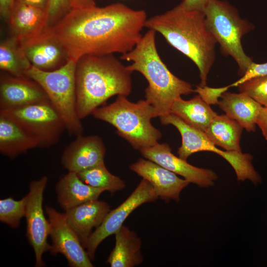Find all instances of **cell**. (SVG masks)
<instances>
[{
	"instance_id": "cell-1",
	"label": "cell",
	"mask_w": 267,
	"mask_h": 267,
	"mask_svg": "<svg viewBox=\"0 0 267 267\" xmlns=\"http://www.w3.org/2000/svg\"><path fill=\"white\" fill-rule=\"evenodd\" d=\"M146 12L121 3L71 8L50 27L63 44L69 60L88 55H102L131 51L139 42Z\"/></svg>"
},
{
	"instance_id": "cell-2",
	"label": "cell",
	"mask_w": 267,
	"mask_h": 267,
	"mask_svg": "<svg viewBox=\"0 0 267 267\" xmlns=\"http://www.w3.org/2000/svg\"><path fill=\"white\" fill-rule=\"evenodd\" d=\"M144 27L159 33L169 44L190 59L199 71V86H206L217 42L207 26L204 11L187 10L179 4L147 19Z\"/></svg>"
},
{
	"instance_id": "cell-3",
	"label": "cell",
	"mask_w": 267,
	"mask_h": 267,
	"mask_svg": "<svg viewBox=\"0 0 267 267\" xmlns=\"http://www.w3.org/2000/svg\"><path fill=\"white\" fill-rule=\"evenodd\" d=\"M131 72L113 54L88 55L77 62L76 111L81 120L113 96L129 95Z\"/></svg>"
},
{
	"instance_id": "cell-4",
	"label": "cell",
	"mask_w": 267,
	"mask_h": 267,
	"mask_svg": "<svg viewBox=\"0 0 267 267\" xmlns=\"http://www.w3.org/2000/svg\"><path fill=\"white\" fill-rule=\"evenodd\" d=\"M155 33L149 30L130 51L121 59L131 61L127 66L133 72L141 73L148 85L145 90V100L154 108L157 117L171 113L175 100L182 95L194 92L191 85L174 75L162 60L155 43Z\"/></svg>"
},
{
	"instance_id": "cell-5",
	"label": "cell",
	"mask_w": 267,
	"mask_h": 267,
	"mask_svg": "<svg viewBox=\"0 0 267 267\" xmlns=\"http://www.w3.org/2000/svg\"><path fill=\"white\" fill-rule=\"evenodd\" d=\"M91 115L114 127L117 134L135 149L152 146L162 137L151 123L157 117L155 110L145 99L134 103L126 96L118 95L114 102L96 108Z\"/></svg>"
},
{
	"instance_id": "cell-6",
	"label": "cell",
	"mask_w": 267,
	"mask_h": 267,
	"mask_svg": "<svg viewBox=\"0 0 267 267\" xmlns=\"http://www.w3.org/2000/svg\"><path fill=\"white\" fill-rule=\"evenodd\" d=\"M204 12L207 26L220 44L222 53L235 60L243 76L253 61L245 53L241 39L254 26L242 19L237 9L225 0H209Z\"/></svg>"
},
{
	"instance_id": "cell-7",
	"label": "cell",
	"mask_w": 267,
	"mask_h": 267,
	"mask_svg": "<svg viewBox=\"0 0 267 267\" xmlns=\"http://www.w3.org/2000/svg\"><path fill=\"white\" fill-rule=\"evenodd\" d=\"M77 62H68L50 71L31 66L26 76L38 83L58 111L70 135L82 134L83 127L76 111V69Z\"/></svg>"
},
{
	"instance_id": "cell-8",
	"label": "cell",
	"mask_w": 267,
	"mask_h": 267,
	"mask_svg": "<svg viewBox=\"0 0 267 267\" xmlns=\"http://www.w3.org/2000/svg\"><path fill=\"white\" fill-rule=\"evenodd\" d=\"M160 119L162 124L172 125L179 132L182 141L177 153L180 158L186 160L191 155L199 151L215 152L230 164L238 181L248 179L255 185L262 182L261 176L252 164L253 157L250 154L220 149L208 138L203 132L190 126L173 113L160 117Z\"/></svg>"
},
{
	"instance_id": "cell-9",
	"label": "cell",
	"mask_w": 267,
	"mask_h": 267,
	"mask_svg": "<svg viewBox=\"0 0 267 267\" xmlns=\"http://www.w3.org/2000/svg\"><path fill=\"white\" fill-rule=\"evenodd\" d=\"M0 114L21 127L35 139L40 148L55 145L66 130L63 119L50 100L0 110Z\"/></svg>"
},
{
	"instance_id": "cell-10",
	"label": "cell",
	"mask_w": 267,
	"mask_h": 267,
	"mask_svg": "<svg viewBox=\"0 0 267 267\" xmlns=\"http://www.w3.org/2000/svg\"><path fill=\"white\" fill-rule=\"evenodd\" d=\"M158 198L153 186L142 178L121 204L110 211L101 224L89 237L86 249L90 260L94 259L95 251L100 243L108 236L114 234L135 209L144 203L155 202Z\"/></svg>"
},
{
	"instance_id": "cell-11",
	"label": "cell",
	"mask_w": 267,
	"mask_h": 267,
	"mask_svg": "<svg viewBox=\"0 0 267 267\" xmlns=\"http://www.w3.org/2000/svg\"><path fill=\"white\" fill-rule=\"evenodd\" d=\"M47 180L46 176H43L39 180L31 181L29 192L27 194L26 235L34 250L36 267H38L44 266L43 255L49 250L50 246L47 242L49 223L45 219L43 209V194Z\"/></svg>"
},
{
	"instance_id": "cell-12",
	"label": "cell",
	"mask_w": 267,
	"mask_h": 267,
	"mask_svg": "<svg viewBox=\"0 0 267 267\" xmlns=\"http://www.w3.org/2000/svg\"><path fill=\"white\" fill-rule=\"evenodd\" d=\"M45 212L48 216L49 235L52 241L50 253L53 255L62 254L70 267H93L79 237L68 223L65 213H60L48 206L45 207Z\"/></svg>"
},
{
	"instance_id": "cell-13",
	"label": "cell",
	"mask_w": 267,
	"mask_h": 267,
	"mask_svg": "<svg viewBox=\"0 0 267 267\" xmlns=\"http://www.w3.org/2000/svg\"><path fill=\"white\" fill-rule=\"evenodd\" d=\"M32 66L40 70H56L69 60L63 44L47 26L40 33L20 41Z\"/></svg>"
},
{
	"instance_id": "cell-14",
	"label": "cell",
	"mask_w": 267,
	"mask_h": 267,
	"mask_svg": "<svg viewBox=\"0 0 267 267\" xmlns=\"http://www.w3.org/2000/svg\"><path fill=\"white\" fill-rule=\"evenodd\" d=\"M139 151L146 159L182 176L190 183L197 184L200 187L213 186L214 181L218 178L214 171L194 166L188 163L186 160L175 155L167 143H157Z\"/></svg>"
},
{
	"instance_id": "cell-15",
	"label": "cell",
	"mask_w": 267,
	"mask_h": 267,
	"mask_svg": "<svg viewBox=\"0 0 267 267\" xmlns=\"http://www.w3.org/2000/svg\"><path fill=\"white\" fill-rule=\"evenodd\" d=\"M49 100L42 87L27 77L8 73L0 78V110L15 108Z\"/></svg>"
},
{
	"instance_id": "cell-16",
	"label": "cell",
	"mask_w": 267,
	"mask_h": 267,
	"mask_svg": "<svg viewBox=\"0 0 267 267\" xmlns=\"http://www.w3.org/2000/svg\"><path fill=\"white\" fill-rule=\"evenodd\" d=\"M129 168L142 178L149 181L159 198L169 202L180 201V194L190 182L177 174L151 160L139 159Z\"/></svg>"
},
{
	"instance_id": "cell-17",
	"label": "cell",
	"mask_w": 267,
	"mask_h": 267,
	"mask_svg": "<svg viewBox=\"0 0 267 267\" xmlns=\"http://www.w3.org/2000/svg\"><path fill=\"white\" fill-rule=\"evenodd\" d=\"M105 152L101 137L80 134L66 146L61 162L68 172L78 173L104 162Z\"/></svg>"
},
{
	"instance_id": "cell-18",
	"label": "cell",
	"mask_w": 267,
	"mask_h": 267,
	"mask_svg": "<svg viewBox=\"0 0 267 267\" xmlns=\"http://www.w3.org/2000/svg\"><path fill=\"white\" fill-rule=\"evenodd\" d=\"M110 211L108 203L97 199L65 211L68 223L75 231L85 249L92 229L101 224Z\"/></svg>"
},
{
	"instance_id": "cell-19",
	"label": "cell",
	"mask_w": 267,
	"mask_h": 267,
	"mask_svg": "<svg viewBox=\"0 0 267 267\" xmlns=\"http://www.w3.org/2000/svg\"><path fill=\"white\" fill-rule=\"evenodd\" d=\"M7 21L12 36L20 41L40 33L48 26L44 9L17 0Z\"/></svg>"
},
{
	"instance_id": "cell-20",
	"label": "cell",
	"mask_w": 267,
	"mask_h": 267,
	"mask_svg": "<svg viewBox=\"0 0 267 267\" xmlns=\"http://www.w3.org/2000/svg\"><path fill=\"white\" fill-rule=\"evenodd\" d=\"M219 100V107L237 121L247 132H255L257 120L264 106L245 93L224 91Z\"/></svg>"
},
{
	"instance_id": "cell-21",
	"label": "cell",
	"mask_w": 267,
	"mask_h": 267,
	"mask_svg": "<svg viewBox=\"0 0 267 267\" xmlns=\"http://www.w3.org/2000/svg\"><path fill=\"white\" fill-rule=\"evenodd\" d=\"M114 235L115 245L106 263L111 267H134L142 264V241L137 233L123 224Z\"/></svg>"
},
{
	"instance_id": "cell-22",
	"label": "cell",
	"mask_w": 267,
	"mask_h": 267,
	"mask_svg": "<svg viewBox=\"0 0 267 267\" xmlns=\"http://www.w3.org/2000/svg\"><path fill=\"white\" fill-rule=\"evenodd\" d=\"M57 200L65 211L83 203L97 200L104 190L88 185L75 172H68L56 185Z\"/></svg>"
},
{
	"instance_id": "cell-23",
	"label": "cell",
	"mask_w": 267,
	"mask_h": 267,
	"mask_svg": "<svg viewBox=\"0 0 267 267\" xmlns=\"http://www.w3.org/2000/svg\"><path fill=\"white\" fill-rule=\"evenodd\" d=\"M38 147L35 139L10 119L0 114V152L13 159Z\"/></svg>"
},
{
	"instance_id": "cell-24",
	"label": "cell",
	"mask_w": 267,
	"mask_h": 267,
	"mask_svg": "<svg viewBox=\"0 0 267 267\" xmlns=\"http://www.w3.org/2000/svg\"><path fill=\"white\" fill-rule=\"evenodd\" d=\"M171 113L180 118L190 126L205 132L213 119L217 114L198 94L188 100L176 99Z\"/></svg>"
},
{
	"instance_id": "cell-25",
	"label": "cell",
	"mask_w": 267,
	"mask_h": 267,
	"mask_svg": "<svg viewBox=\"0 0 267 267\" xmlns=\"http://www.w3.org/2000/svg\"><path fill=\"white\" fill-rule=\"evenodd\" d=\"M243 128L226 114H217L204 132L216 146L226 151L241 152L240 141Z\"/></svg>"
},
{
	"instance_id": "cell-26",
	"label": "cell",
	"mask_w": 267,
	"mask_h": 267,
	"mask_svg": "<svg viewBox=\"0 0 267 267\" xmlns=\"http://www.w3.org/2000/svg\"><path fill=\"white\" fill-rule=\"evenodd\" d=\"M32 65L26 57L21 42L13 36L0 44V68L16 77H25Z\"/></svg>"
},
{
	"instance_id": "cell-27",
	"label": "cell",
	"mask_w": 267,
	"mask_h": 267,
	"mask_svg": "<svg viewBox=\"0 0 267 267\" xmlns=\"http://www.w3.org/2000/svg\"><path fill=\"white\" fill-rule=\"evenodd\" d=\"M77 174L86 184L112 193L121 190L126 186L123 179L108 170L104 162Z\"/></svg>"
},
{
	"instance_id": "cell-28",
	"label": "cell",
	"mask_w": 267,
	"mask_h": 267,
	"mask_svg": "<svg viewBox=\"0 0 267 267\" xmlns=\"http://www.w3.org/2000/svg\"><path fill=\"white\" fill-rule=\"evenodd\" d=\"M28 196L19 200L12 197L0 200V221L12 228L18 227L21 219L25 217Z\"/></svg>"
},
{
	"instance_id": "cell-29",
	"label": "cell",
	"mask_w": 267,
	"mask_h": 267,
	"mask_svg": "<svg viewBox=\"0 0 267 267\" xmlns=\"http://www.w3.org/2000/svg\"><path fill=\"white\" fill-rule=\"evenodd\" d=\"M239 92L245 93L264 107H267V75L250 79L238 86Z\"/></svg>"
},
{
	"instance_id": "cell-30",
	"label": "cell",
	"mask_w": 267,
	"mask_h": 267,
	"mask_svg": "<svg viewBox=\"0 0 267 267\" xmlns=\"http://www.w3.org/2000/svg\"><path fill=\"white\" fill-rule=\"evenodd\" d=\"M71 9L70 0H47L45 9L48 26H52Z\"/></svg>"
},
{
	"instance_id": "cell-31",
	"label": "cell",
	"mask_w": 267,
	"mask_h": 267,
	"mask_svg": "<svg viewBox=\"0 0 267 267\" xmlns=\"http://www.w3.org/2000/svg\"><path fill=\"white\" fill-rule=\"evenodd\" d=\"M229 86H227L220 88H212L206 86L201 87L197 86L194 92H197L207 104H218L219 98H220L223 92L226 91Z\"/></svg>"
},
{
	"instance_id": "cell-32",
	"label": "cell",
	"mask_w": 267,
	"mask_h": 267,
	"mask_svg": "<svg viewBox=\"0 0 267 267\" xmlns=\"http://www.w3.org/2000/svg\"><path fill=\"white\" fill-rule=\"evenodd\" d=\"M265 75H267V62L258 64L253 62L242 77L229 86L237 87L239 84L250 79Z\"/></svg>"
},
{
	"instance_id": "cell-33",
	"label": "cell",
	"mask_w": 267,
	"mask_h": 267,
	"mask_svg": "<svg viewBox=\"0 0 267 267\" xmlns=\"http://www.w3.org/2000/svg\"><path fill=\"white\" fill-rule=\"evenodd\" d=\"M209 0H183L179 4L185 9L204 11Z\"/></svg>"
},
{
	"instance_id": "cell-34",
	"label": "cell",
	"mask_w": 267,
	"mask_h": 267,
	"mask_svg": "<svg viewBox=\"0 0 267 267\" xmlns=\"http://www.w3.org/2000/svg\"><path fill=\"white\" fill-rule=\"evenodd\" d=\"M257 125L260 128L264 137L267 140V107H263L259 116Z\"/></svg>"
},
{
	"instance_id": "cell-35",
	"label": "cell",
	"mask_w": 267,
	"mask_h": 267,
	"mask_svg": "<svg viewBox=\"0 0 267 267\" xmlns=\"http://www.w3.org/2000/svg\"><path fill=\"white\" fill-rule=\"evenodd\" d=\"M15 1V0H0V15L7 21Z\"/></svg>"
},
{
	"instance_id": "cell-36",
	"label": "cell",
	"mask_w": 267,
	"mask_h": 267,
	"mask_svg": "<svg viewBox=\"0 0 267 267\" xmlns=\"http://www.w3.org/2000/svg\"><path fill=\"white\" fill-rule=\"evenodd\" d=\"M71 8H81L95 5L94 0H70Z\"/></svg>"
},
{
	"instance_id": "cell-37",
	"label": "cell",
	"mask_w": 267,
	"mask_h": 267,
	"mask_svg": "<svg viewBox=\"0 0 267 267\" xmlns=\"http://www.w3.org/2000/svg\"><path fill=\"white\" fill-rule=\"evenodd\" d=\"M20 2L34 5L45 10L47 0H17Z\"/></svg>"
}]
</instances>
